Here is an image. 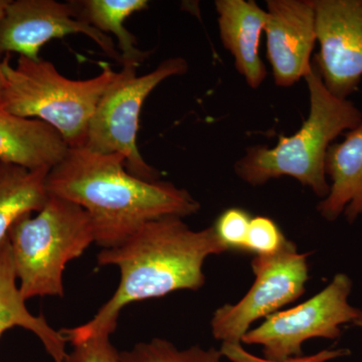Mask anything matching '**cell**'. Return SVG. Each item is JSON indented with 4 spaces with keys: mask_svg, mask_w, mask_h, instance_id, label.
<instances>
[{
    "mask_svg": "<svg viewBox=\"0 0 362 362\" xmlns=\"http://www.w3.org/2000/svg\"><path fill=\"white\" fill-rule=\"evenodd\" d=\"M4 87L0 109L49 124L70 149L83 148L88 127L100 100L113 85L119 71L105 66L100 75L88 80H71L54 64L20 57L16 66L2 61Z\"/></svg>",
    "mask_w": 362,
    "mask_h": 362,
    "instance_id": "4",
    "label": "cell"
},
{
    "mask_svg": "<svg viewBox=\"0 0 362 362\" xmlns=\"http://www.w3.org/2000/svg\"><path fill=\"white\" fill-rule=\"evenodd\" d=\"M9 0H0V23H1L2 18L4 16V11H6V6L8 4ZM2 61H0V95H1L2 90L4 87V71H2Z\"/></svg>",
    "mask_w": 362,
    "mask_h": 362,
    "instance_id": "23",
    "label": "cell"
},
{
    "mask_svg": "<svg viewBox=\"0 0 362 362\" xmlns=\"http://www.w3.org/2000/svg\"><path fill=\"white\" fill-rule=\"evenodd\" d=\"M122 362H221V350L204 349L199 345L178 349L173 343L162 338L140 342L132 349L120 352Z\"/></svg>",
    "mask_w": 362,
    "mask_h": 362,
    "instance_id": "18",
    "label": "cell"
},
{
    "mask_svg": "<svg viewBox=\"0 0 362 362\" xmlns=\"http://www.w3.org/2000/svg\"><path fill=\"white\" fill-rule=\"evenodd\" d=\"M351 291V279L346 274H337L310 299L269 316L258 327L247 331L240 342L259 345L264 357L272 361L303 356L302 346L307 340L337 339L342 326L354 322L359 309L350 304Z\"/></svg>",
    "mask_w": 362,
    "mask_h": 362,
    "instance_id": "7",
    "label": "cell"
},
{
    "mask_svg": "<svg viewBox=\"0 0 362 362\" xmlns=\"http://www.w3.org/2000/svg\"><path fill=\"white\" fill-rule=\"evenodd\" d=\"M70 147L49 124L0 109V162L33 170L52 168Z\"/></svg>",
    "mask_w": 362,
    "mask_h": 362,
    "instance_id": "14",
    "label": "cell"
},
{
    "mask_svg": "<svg viewBox=\"0 0 362 362\" xmlns=\"http://www.w3.org/2000/svg\"><path fill=\"white\" fill-rule=\"evenodd\" d=\"M51 197L84 209L94 226L95 243L111 249L149 221L165 216H192L201 204L187 189L166 181H147L131 175L118 153L69 150L49 171Z\"/></svg>",
    "mask_w": 362,
    "mask_h": 362,
    "instance_id": "2",
    "label": "cell"
},
{
    "mask_svg": "<svg viewBox=\"0 0 362 362\" xmlns=\"http://www.w3.org/2000/svg\"><path fill=\"white\" fill-rule=\"evenodd\" d=\"M51 168L30 169L0 162V246L25 214L39 213L47 204Z\"/></svg>",
    "mask_w": 362,
    "mask_h": 362,
    "instance_id": "16",
    "label": "cell"
},
{
    "mask_svg": "<svg viewBox=\"0 0 362 362\" xmlns=\"http://www.w3.org/2000/svg\"><path fill=\"white\" fill-rule=\"evenodd\" d=\"M318 54L313 64L331 94L347 100L362 78V0H314Z\"/></svg>",
    "mask_w": 362,
    "mask_h": 362,
    "instance_id": "10",
    "label": "cell"
},
{
    "mask_svg": "<svg viewBox=\"0 0 362 362\" xmlns=\"http://www.w3.org/2000/svg\"><path fill=\"white\" fill-rule=\"evenodd\" d=\"M214 6L223 47L232 54L235 69L247 84L258 89L268 75L259 56L267 11L254 0H218Z\"/></svg>",
    "mask_w": 362,
    "mask_h": 362,
    "instance_id": "12",
    "label": "cell"
},
{
    "mask_svg": "<svg viewBox=\"0 0 362 362\" xmlns=\"http://www.w3.org/2000/svg\"><path fill=\"white\" fill-rule=\"evenodd\" d=\"M83 33L94 40L106 56L121 64V54L109 35L78 14L75 2L54 0H9L0 23V54L16 52L33 61L49 40Z\"/></svg>",
    "mask_w": 362,
    "mask_h": 362,
    "instance_id": "9",
    "label": "cell"
},
{
    "mask_svg": "<svg viewBox=\"0 0 362 362\" xmlns=\"http://www.w3.org/2000/svg\"><path fill=\"white\" fill-rule=\"evenodd\" d=\"M252 218L244 209H226L214 226L216 235L230 249L246 250L247 232Z\"/></svg>",
    "mask_w": 362,
    "mask_h": 362,
    "instance_id": "20",
    "label": "cell"
},
{
    "mask_svg": "<svg viewBox=\"0 0 362 362\" xmlns=\"http://www.w3.org/2000/svg\"><path fill=\"white\" fill-rule=\"evenodd\" d=\"M228 251L214 226L194 230L180 216L149 221L122 244L99 252L98 265L120 271L118 288L90 321L59 332L71 345L99 335L111 337L124 307L180 290L201 289L206 259Z\"/></svg>",
    "mask_w": 362,
    "mask_h": 362,
    "instance_id": "1",
    "label": "cell"
},
{
    "mask_svg": "<svg viewBox=\"0 0 362 362\" xmlns=\"http://www.w3.org/2000/svg\"><path fill=\"white\" fill-rule=\"evenodd\" d=\"M345 133L344 140L333 142L326 154L329 192L317 211L326 221H337L344 214L354 223L362 214V122Z\"/></svg>",
    "mask_w": 362,
    "mask_h": 362,
    "instance_id": "13",
    "label": "cell"
},
{
    "mask_svg": "<svg viewBox=\"0 0 362 362\" xmlns=\"http://www.w3.org/2000/svg\"><path fill=\"white\" fill-rule=\"evenodd\" d=\"M65 362H122L109 335H99L73 344Z\"/></svg>",
    "mask_w": 362,
    "mask_h": 362,
    "instance_id": "22",
    "label": "cell"
},
{
    "mask_svg": "<svg viewBox=\"0 0 362 362\" xmlns=\"http://www.w3.org/2000/svg\"><path fill=\"white\" fill-rule=\"evenodd\" d=\"M16 280L11 245L6 238L0 246V337L6 330L16 326L25 328L40 338L54 362H65L68 342L59 331L47 323L44 316H35L28 311Z\"/></svg>",
    "mask_w": 362,
    "mask_h": 362,
    "instance_id": "15",
    "label": "cell"
},
{
    "mask_svg": "<svg viewBox=\"0 0 362 362\" xmlns=\"http://www.w3.org/2000/svg\"><path fill=\"white\" fill-rule=\"evenodd\" d=\"M305 80L310 95V113L300 130L289 137L280 135L273 148L250 147L233 168L235 175L252 187L291 176L324 199L329 192L325 171L328 148L338 136L362 122V113L349 99L331 94L313 63Z\"/></svg>",
    "mask_w": 362,
    "mask_h": 362,
    "instance_id": "3",
    "label": "cell"
},
{
    "mask_svg": "<svg viewBox=\"0 0 362 362\" xmlns=\"http://www.w3.org/2000/svg\"><path fill=\"white\" fill-rule=\"evenodd\" d=\"M352 324H354L357 327L361 328L362 329V308L359 309L358 315H357L356 320H354V322Z\"/></svg>",
    "mask_w": 362,
    "mask_h": 362,
    "instance_id": "24",
    "label": "cell"
},
{
    "mask_svg": "<svg viewBox=\"0 0 362 362\" xmlns=\"http://www.w3.org/2000/svg\"><path fill=\"white\" fill-rule=\"evenodd\" d=\"M286 240L287 239L275 221L266 216H257L250 223L246 251L259 256H268L280 251Z\"/></svg>",
    "mask_w": 362,
    "mask_h": 362,
    "instance_id": "19",
    "label": "cell"
},
{
    "mask_svg": "<svg viewBox=\"0 0 362 362\" xmlns=\"http://www.w3.org/2000/svg\"><path fill=\"white\" fill-rule=\"evenodd\" d=\"M187 70V62L183 58L165 59L156 70L142 76H137L136 68H122L90 118L83 148L94 153L120 154L131 175L143 180H159V173L144 160L138 149L140 112L157 86Z\"/></svg>",
    "mask_w": 362,
    "mask_h": 362,
    "instance_id": "6",
    "label": "cell"
},
{
    "mask_svg": "<svg viewBox=\"0 0 362 362\" xmlns=\"http://www.w3.org/2000/svg\"><path fill=\"white\" fill-rule=\"evenodd\" d=\"M21 296L64 297V272L95 243L94 226L82 207L49 195L33 216L18 218L7 235Z\"/></svg>",
    "mask_w": 362,
    "mask_h": 362,
    "instance_id": "5",
    "label": "cell"
},
{
    "mask_svg": "<svg viewBox=\"0 0 362 362\" xmlns=\"http://www.w3.org/2000/svg\"><path fill=\"white\" fill-rule=\"evenodd\" d=\"M220 350L223 356L230 362H329L350 354V350L346 349H325L311 356L291 357L284 361H272L247 351L242 342H223Z\"/></svg>",
    "mask_w": 362,
    "mask_h": 362,
    "instance_id": "21",
    "label": "cell"
},
{
    "mask_svg": "<svg viewBox=\"0 0 362 362\" xmlns=\"http://www.w3.org/2000/svg\"><path fill=\"white\" fill-rule=\"evenodd\" d=\"M308 255L287 240L276 254L252 259L254 284L239 302L214 312L211 332L223 342H240L252 324L277 313L304 294L309 279Z\"/></svg>",
    "mask_w": 362,
    "mask_h": 362,
    "instance_id": "8",
    "label": "cell"
},
{
    "mask_svg": "<svg viewBox=\"0 0 362 362\" xmlns=\"http://www.w3.org/2000/svg\"><path fill=\"white\" fill-rule=\"evenodd\" d=\"M266 11L267 58L274 82L292 87L312 71L317 42L314 0H268Z\"/></svg>",
    "mask_w": 362,
    "mask_h": 362,
    "instance_id": "11",
    "label": "cell"
},
{
    "mask_svg": "<svg viewBox=\"0 0 362 362\" xmlns=\"http://www.w3.org/2000/svg\"><path fill=\"white\" fill-rule=\"evenodd\" d=\"M75 4L83 20L106 35H115L123 68L137 69L148 59L151 52L140 49L135 35L124 26L126 18L148 7L147 0H84Z\"/></svg>",
    "mask_w": 362,
    "mask_h": 362,
    "instance_id": "17",
    "label": "cell"
}]
</instances>
